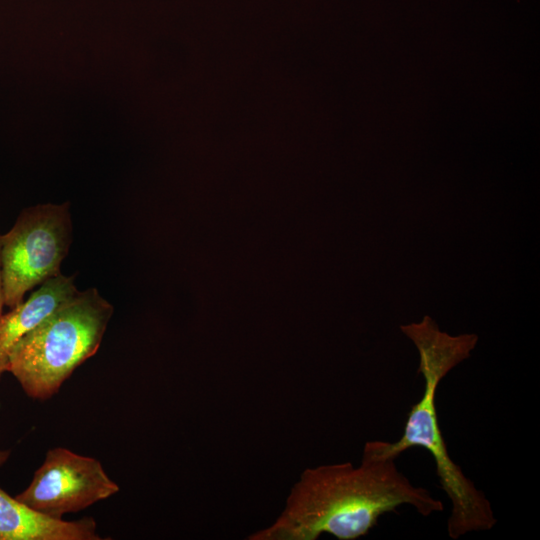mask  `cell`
Wrapping results in <instances>:
<instances>
[{"instance_id": "7a4b0ae2", "label": "cell", "mask_w": 540, "mask_h": 540, "mask_svg": "<svg viewBox=\"0 0 540 540\" xmlns=\"http://www.w3.org/2000/svg\"><path fill=\"white\" fill-rule=\"evenodd\" d=\"M400 330L419 353L418 373L424 380L421 398L410 408L401 437L395 442L368 441L364 451L384 459H395L411 448H423L434 459L436 474L451 502L447 532L451 539L487 531L497 519L490 501L451 459L436 409L440 382L461 362L470 357L478 336L472 333L450 335L441 331L430 316L420 322L401 325Z\"/></svg>"}, {"instance_id": "6da1fadb", "label": "cell", "mask_w": 540, "mask_h": 540, "mask_svg": "<svg viewBox=\"0 0 540 540\" xmlns=\"http://www.w3.org/2000/svg\"><path fill=\"white\" fill-rule=\"evenodd\" d=\"M402 505L422 516L442 512L444 505L426 488L413 485L397 468L363 450L361 464L320 465L304 470L285 509L251 540H315L328 533L339 540L367 535L386 514Z\"/></svg>"}, {"instance_id": "277c9868", "label": "cell", "mask_w": 540, "mask_h": 540, "mask_svg": "<svg viewBox=\"0 0 540 540\" xmlns=\"http://www.w3.org/2000/svg\"><path fill=\"white\" fill-rule=\"evenodd\" d=\"M71 242L69 202L23 209L12 228L1 235L5 306H17L28 291L59 275Z\"/></svg>"}, {"instance_id": "8992f818", "label": "cell", "mask_w": 540, "mask_h": 540, "mask_svg": "<svg viewBox=\"0 0 540 540\" xmlns=\"http://www.w3.org/2000/svg\"><path fill=\"white\" fill-rule=\"evenodd\" d=\"M10 450L0 449V466ZM93 518L75 521L43 515L0 488V540H101Z\"/></svg>"}, {"instance_id": "5b68a950", "label": "cell", "mask_w": 540, "mask_h": 540, "mask_svg": "<svg viewBox=\"0 0 540 540\" xmlns=\"http://www.w3.org/2000/svg\"><path fill=\"white\" fill-rule=\"evenodd\" d=\"M95 458L67 448L47 451L29 486L16 495L31 509L55 519L79 512L119 491Z\"/></svg>"}, {"instance_id": "3957f363", "label": "cell", "mask_w": 540, "mask_h": 540, "mask_svg": "<svg viewBox=\"0 0 540 540\" xmlns=\"http://www.w3.org/2000/svg\"><path fill=\"white\" fill-rule=\"evenodd\" d=\"M113 306L96 288L78 291L13 347L7 365L32 399H50L99 349Z\"/></svg>"}, {"instance_id": "52a82bcc", "label": "cell", "mask_w": 540, "mask_h": 540, "mask_svg": "<svg viewBox=\"0 0 540 540\" xmlns=\"http://www.w3.org/2000/svg\"><path fill=\"white\" fill-rule=\"evenodd\" d=\"M78 291L74 276L60 273L41 284L26 301L0 315V379L20 339Z\"/></svg>"}, {"instance_id": "ba28073f", "label": "cell", "mask_w": 540, "mask_h": 540, "mask_svg": "<svg viewBox=\"0 0 540 540\" xmlns=\"http://www.w3.org/2000/svg\"><path fill=\"white\" fill-rule=\"evenodd\" d=\"M5 306V294H4V284L1 268V234H0V315L3 313V308Z\"/></svg>"}]
</instances>
